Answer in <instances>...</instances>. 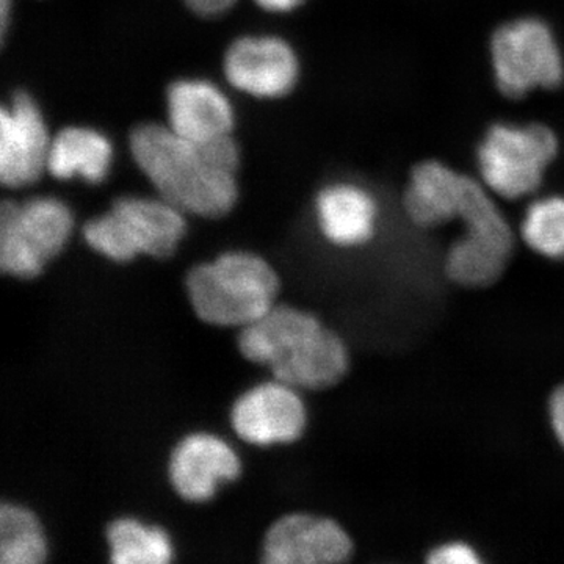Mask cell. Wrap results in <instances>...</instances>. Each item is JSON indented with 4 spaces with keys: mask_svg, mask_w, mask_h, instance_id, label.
Returning <instances> with one entry per match:
<instances>
[{
    "mask_svg": "<svg viewBox=\"0 0 564 564\" xmlns=\"http://www.w3.org/2000/svg\"><path fill=\"white\" fill-rule=\"evenodd\" d=\"M110 562L115 564H166L173 545L161 527H148L131 518L117 519L107 527Z\"/></svg>",
    "mask_w": 564,
    "mask_h": 564,
    "instance_id": "ac0fdd59",
    "label": "cell"
},
{
    "mask_svg": "<svg viewBox=\"0 0 564 564\" xmlns=\"http://www.w3.org/2000/svg\"><path fill=\"white\" fill-rule=\"evenodd\" d=\"M239 348L248 361L269 367L281 383L295 389H326L339 383L350 366L344 340L315 315L274 306L245 326Z\"/></svg>",
    "mask_w": 564,
    "mask_h": 564,
    "instance_id": "7a4b0ae2",
    "label": "cell"
},
{
    "mask_svg": "<svg viewBox=\"0 0 564 564\" xmlns=\"http://www.w3.org/2000/svg\"><path fill=\"white\" fill-rule=\"evenodd\" d=\"M352 554L344 527L328 518L288 514L278 519L263 540L262 560L269 564H339Z\"/></svg>",
    "mask_w": 564,
    "mask_h": 564,
    "instance_id": "8fae6325",
    "label": "cell"
},
{
    "mask_svg": "<svg viewBox=\"0 0 564 564\" xmlns=\"http://www.w3.org/2000/svg\"><path fill=\"white\" fill-rule=\"evenodd\" d=\"M527 247L552 261L564 259V196H545L530 204L521 223Z\"/></svg>",
    "mask_w": 564,
    "mask_h": 564,
    "instance_id": "ffe728a7",
    "label": "cell"
},
{
    "mask_svg": "<svg viewBox=\"0 0 564 564\" xmlns=\"http://www.w3.org/2000/svg\"><path fill=\"white\" fill-rule=\"evenodd\" d=\"M113 147L101 132L88 128H66L52 139L47 172L61 181L80 177L101 184L109 176Z\"/></svg>",
    "mask_w": 564,
    "mask_h": 564,
    "instance_id": "2e32d148",
    "label": "cell"
},
{
    "mask_svg": "<svg viewBox=\"0 0 564 564\" xmlns=\"http://www.w3.org/2000/svg\"><path fill=\"white\" fill-rule=\"evenodd\" d=\"M185 2L199 17L214 18L231 10L237 0H185Z\"/></svg>",
    "mask_w": 564,
    "mask_h": 564,
    "instance_id": "603a6c76",
    "label": "cell"
},
{
    "mask_svg": "<svg viewBox=\"0 0 564 564\" xmlns=\"http://www.w3.org/2000/svg\"><path fill=\"white\" fill-rule=\"evenodd\" d=\"M182 214L163 198L122 196L109 212L84 226V239L115 262H129L139 254L166 259L185 236L187 223Z\"/></svg>",
    "mask_w": 564,
    "mask_h": 564,
    "instance_id": "277c9868",
    "label": "cell"
},
{
    "mask_svg": "<svg viewBox=\"0 0 564 564\" xmlns=\"http://www.w3.org/2000/svg\"><path fill=\"white\" fill-rule=\"evenodd\" d=\"M10 0H0V13H2V39H6L7 25H9Z\"/></svg>",
    "mask_w": 564,
    "mask_h": 564,
    "instance_id": "d4e9b609",
    "label": "cell"
},
{
    "mask_svg": "<svg viewBox=\"0 0 564 564\" xmlns=\"http://www.w3.org/2000/svg\"><path fill=\"white\" fill-rule=\"evenodd\" d=\"M185 284L193 311L203 322L240 328L269 313L280 291L269 262L243 251L226 252L195 267Z\"/></svg>",
    "mask_w": 564,
    "mask_h": 564,
    "instance_id": "3957f363",
    "label": "cell"
},
{
    "mask_svg": "<svg viewBox=\"0 0 564 564\" xmlns=\"http://www.w3.org/2000/svg\"><path fill=\"white\" fill-rule=\"evenodd\" d=\"M549 419L556 441L564 448V383L555 389L549 400Z\"/></svg>",
    "mask_w": 564,
    "mask_h": 564,
    "instance_id": "7402d4cb",
    "label": "cell"
},
{
    "mask_svg": "<svg viewBox=\"0 0 564 564\" xmlns=\"http://www.w3.org/2000/svg\"><path fill=\"white\" fill-rule=\"evenodd\" d=\"M306 419L295 388L278 380L245 392L231 410L234 432L254 445L293 443L302 436Z\"/></svg>",
    "mask_w": 564,
    "mask_h": 564,
    "instance_id": "30bf717a",
    "label": "cell"
},
{
    "mask_svg": "<svg viewBox=\"0 0 564 564\" xmlns=\"http://www.w3.org/2000/svg\"><path fill=\"white\" fill-rule=\"evenodd\" d=\"M491 62L497 88L511 99L552 90L564 79L562 51L549 25L538 18L500 25L491 40Z\"/></svg>",
    "mask_w": 564,
    "mask_h": 564,
    "instance_id": "52a82bcc",
    "label": "cell"
},
{
    "mask_svg": "<svg viewBox=\"0 0 564 564\" xmlns=\"http://www.w3.org/2000/svg\"><path fill=\"white\" fill-rule=\"evenodd\" d=\"M73 228V212L61 199H7L0 207V270L21 280L40 276L68 243Z\"/></svg>",
    "mask_w": 564,
    "mask_h": 564,
    "instance_id": "8992f818",
    "label": "cell"
},
{
    "mask_svg": "<svg viewBox=\"0 0 564 564\" xmlns=\"http://www.w3.org/2000/svg\"><path fill=\"white\" fill-rule=\"evenodd\" d=\"M169 126L192 141L231 135L234 110L225 93L207 80H177L166 93Z\"/></svg>",
    "mask_w": 564,
    "mask_h": 564,
    "instance_id": "5bb4252c",
    "label": "cell"
},
{
    "mask_svg": "<svg viewBox=\"0 0 564 564\" xmlns=\"http://www.w3.org/2000/svg\"><path fill=\"white\" fill-rule=\"evenodd\" d=\"M315 215L318 228L329 243L356 248L373 239L380 209L366 188L340 182L318 193Z\"/></svg>",
    "mask_w": 564,
    "mask_h": 564,
    "instance_id": "9a60e30c",
    "label": "cell"
},
{
    "mask_svg": "<svg viewBox=\"0 0 564 564\" xmlns=\"http://www.w3.org/2000/svg\"><path fill=\"white\" fill-rule=\"evenodd\" d=\"M304 2L306 0H256L261 9L272 11V13H288V11L299 9Z\"/></svg>",
    "mask_w": 564,
    "mask_h": 564,
    "instance_id": "cb8c5ba5",
    "label": "cell"
},
{
    "mask_svg": "<svg viewBox=\"0 0 564 564\" xmlns=\"http://www.w3.org/2000/svg\"><path fill=\"white\" fill-rule=\"evenodd\" d=\"M47 544L36 516L20 505L0 508V563L40 564L46 560Z\"/></svg>",
    "mask_w": 564,
    "mask_h": 564,
    "instance_id": "d6986e66",
    "label": "cell"
},
{
    "mask_svg": "<svg viewBox=\"0 0 564 564\" xmlns=\"http://www.w3.org/2000/svg\"><path fill=\"white\" fill-rule=\"evenodd\" d=\"M513 250L462 236L445 256L444 270L448 280L467 289H484L500 280Z\"/></svg>",
    "mask_w": 564,
    "mask_h": 564,
    "instance_id": "e0dca14e",
    "label": "cell"
},
{
    "mask_svg": "<svg viewBox=\"0 0 564 564\" xmlns=\"http://www.w3.org/2000/svg\"><path fill=\"white\" fill-rule=\"evenodd\" d=\"M52 139L35 101L14 93L0 111V181L6 187L35 184L47 170Z\"/></svg>",
    "mask_w": 564,
    "mask_h": 564,
    "instance_id": "ba28073f",
    "label": "cell"
},
{
    "mask_svg": "<svg viewBox=\"0 0 564 564\" xmlns=\"http://www.w3.org/2000/svg\"><path fill=\"white\" fill-rule=\"evenodd\" d=\"M242 469L239 456L221 437L195 433L184 437L170 458L169 475L174 491L188 502H206L218 486L237 480Z\"/></svg>",
    "mask_w": 564,
    "mask_h": 564,
    "instance_id": "7c38bea8",
    "label": "cell"
},
{
    "mask_svg": "<svg viewBox=\"0 0 564 564\" xmlns=\"http://www.w3.org/2000/svg\"><path fill=\"white\" fill-rule=\"evenodd\" d=\"M299 58L278 36H243L225 55V74L237 90L256 98L289 95L299 80Z\"/></svg>",
    "mask_w": 564,
    "mask_h": 564,
    "instance_id": "9c48e42d",
    "label": "cell"
},
{
    "mask_svg": "<svg viewBox=\"0 0 564 564\" xmlns=\"http://www.w3.org/2000/svg\"><path fill=\"white\" fill-rule=\"evenodd\" d=\"M131 151L162 198L184 214L220 218L236 206L240 151L231 135L192 141L150 122L133 129Z\"/></svg>",
    "mask_w": 564,
    "mask_h": 564,
    "instance_id": "6da1fadb",
    "label": "cell"
},
{
    "mask_svg": "<svg viewBox=\"0 0 564 564\" xmlns=\"http://www.w3.org/2000/svg\"><path fill=\"white\" fill-rule=\"evenodd\" d=\"M556 154L558 139L547 126L499 122L478 147V172L492 195L516 202L540 188Z\"/></svg>",
    "mask_w": 564,
    "mask_h": 564,
    "instance_id": "5b68a950",
    "label": "cell"
},
{
    "mask_svg": "<svg viewBox=\"0 0 564 564\" xmlns=\"http://www.w3.org/2000/svg\"><path fill=\"white\" fill-rule=\"evenodd\" d=\"M470 181L473 177L443 162L419 163L411 172L403 195L408 218L421 228H437L448 221H458Z\"/></svg>",
    "mask_w": 564,
    "mask_h": 564,
    "instance_id": "4fadbf2b",
    "label": "cell"
},
{
    "mask_svg": "<svg viewBox=\"0 0 564 564\" xmlns=\"http://www.w3.org/2000/svg\"><path fill=\"white\" fill-rule=\"evenodd\" d=\"M426 562L430 564H480L481 556L473 545L464 541H451L430 551Z\"/></svg>",
    "mask_w": 564,
    "mask_h": 564,
    "instance_id": "44dd1931",
    "label": "cell"
}]
</instances>
